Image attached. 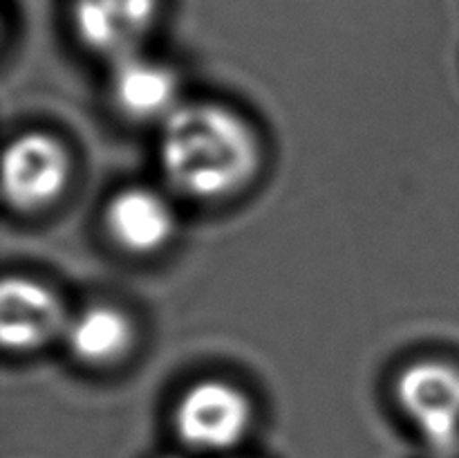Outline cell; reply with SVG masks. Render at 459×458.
<instances>
[{
    "label": "cell",
    "mask_w": 459,
    "mask_h": 458,
    "mask_svg": "<svg viewBox=\"0 0 459 458\" xmlns=\"http://www.w3.org/2000/svg\"><path fill=\"white\" fill-rule=\"evenodd\" d=\"M160 164L166 180L195 200L233 196L254 180L260 144L254 128L220 103H179L161 126Z\"/></svg>",
    "instance_id": "obj_1"
},
{
    "label": "cell",
    "mask_w": 459,
    "mask_h": 458,
    "mask_svg": "<svg viewBox=\"0 0 459 458\" xmlns=\"http://www.w3.org/2000/svg\"><path fill=\"white\" fill-rule=\"evenodd\" d=\"M397 404L435 449L459 440V366L444 359H417L397 377Z\"/></svg>",
    "instance_id": "obj_2"
},
{
    "label": "cell",
    "mask_w": 459,
    "mask_h": 458,
    "mask_svg": "<svg viewBox=\"0 0 459 458\" xmlns=\"http://www.w3.org/2000/svg\"><path fill=\"white\" fill-rule=\"evenodd\" d=\"M251 416L245 391L224 380H202L184 391L175 409V429L197 452H224L245 438Z\"/></svg>",
    "instance_id": "obj_3"
},
{
    "label": "cell",
    "mask_w": 459,
    "mask_h": 458,
    "mask_svg": "<svg viewBox=\"0 0 459 458\" xmlns=\"http://www.w3.org/2000/svg\"><path fill=\"white\" fill-rule=\"evenodd\" d=\"M70 180V155L58 139L25 133L12 139L3 155L4 200L21 211L52 205Z\"/></svg>",
    "instance_id": "obj_4"
},
{
    "label": "cell",
    "mask_w": 459,
    "mask_h": 458,
    "mask_svg": "<svg viewBox=\"0 0 459 458\" xmlns=\"http://www.w3.org/2000/svg\"><path fill=\"white\" fill-rule=\"evenodd\" d=\"M161 12V0H70L74 34L112 61L137 54Z\"/></svg>",
    "instance_id": "obj_5"
},
{
    "label": "cell",
    "mask_w": 459,
    "mask_h": 458,
    "mask_svg": "<svg viewBox=\"0 0 459 458\" xmlns=\"http://www.w3.org/2000/svg\"><path fill=\"white\" fill-rule=\"evenodd\" d=\"M67 319L61 299L34 278L7 277L0 286V339L7 350L40 348L65 332Z\"/></svg>",
    "instance_id": "obj_6"
},
{
    "label": "cell",
    "mask_w": 459,
    "mask_h": 458,
    "mask_svg": "<svg viewBox=\"0 0 459 458\" xmlns=\"http://www.w3.org/2000/svg\"><path fill=\"white\" fill-rule=\"evenodd\" d=\"M103 223L117 247L130 254H152L173 238L175 211L155 189L128 187L108 202Z\"/></svg>",
    "instance_id": "obj_7"
},
{
    "label": "cell",
    "mask_w": 459,
    "mask_h": 458,
    "mask_svg": "<svg viewBox=\"0 0 459 458\" xmlns=\"http://www.w3.org/2000/svg\"><path fill=\"white\" fill-rule=\"evenodd\" d=\"M110 85L115 106L134 121H166L182 103L173 67L139 54L115 61Z\"/></svg>",
    "instance_id": "obj_8"
},
{
    "label": "cell",
    "mask_w": 459,
    "mask_h": 458,
    "mask_svg": "<svg viewBox=\"0 0 459 458\" xmlns=\"http://www.w3.org/2000/svg\"><path fill=\"white\" fill-rule=\"evenodd\" d=\"M63 339L79 362L108 366L128 353L134 341V326L124 310L94 304L67 319Z\"/></svg>",
    "instance_id": "obj_9"
},
{
    "label": "cell",
    "mask_w": 459,
    "mask_h": 458,
    "mask_svg": "<svg viewBox=\"0 0 459 458\" xmlns=\"http://www.w3.org/2000/svg\"><path fill=\"white\" fill-rule=\"evenodd\" d=\"M166 458H178V456H166Z\"/></svg>",
    "instance_id": "obj_10"
}]
</instances>
